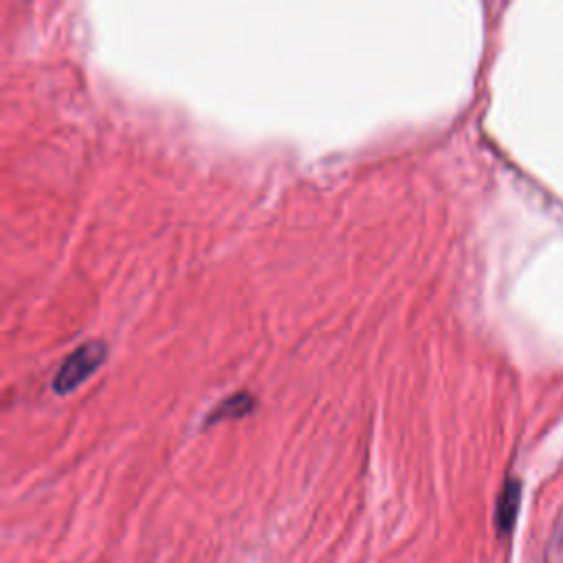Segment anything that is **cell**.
Instances as JSON below:
<instances>
[{
    "instance_id": "6da1fadb",
    "label": "cell",
    "mask_w": 563,
    "mask_h": 563,
    "mask_svg": "<svg viewBox=\"0 0 563 563\" xmlns=\"http://www.w3.org/2000/svg\"><path fill=\"white\" fill-rule=\"evenodd\" d=\"M106 358V345L101 341H88L79 345L66 361L59 365L55 378H53V389L57 394H68L73 391L81 380H86Z\"/></svg>"
},
{
    "instance_id": "7a4b0ae2",
    "label": "cell",
    "mask_w": 563,
    "mask_h": 563,
    "mask_svg": "<svg viewBox=\"0 0 563 563\" xmlns=\"http://www.w3.org/2000/svg\"><path fill=\"white\" fill-rule=\"evenodd\" d=\"M519 499H521V484L517 479H506L495 504V526L499 534H506L512 530L519 512Z\"/></svg>"
},
{
    "instance_id": "3957f363",
    "label": "cell",
    "mask_w": 563,
    "mask_h": 563,
    "mask_svg": "<svg viewBox=\"0 0 563 563\" xmlns=\"http://www.w3.org/2000/svg\"><path fill=\"white\" fill-rule=\"evenodd\" d=\"M251 407H253V398H251L249 394L240 391V394H235V396H231V398H224V400L218 405V409H216L207 420H209V422H216V420H220V418H238V416L249 413Z\"/></svg>"
}]
</instances>
